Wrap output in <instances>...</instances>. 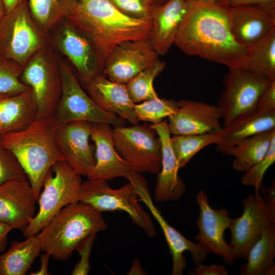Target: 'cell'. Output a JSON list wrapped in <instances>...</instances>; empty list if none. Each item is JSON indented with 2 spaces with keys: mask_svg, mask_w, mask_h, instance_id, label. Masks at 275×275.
<instances>
[{
  "mask_svg": "<svg viewBox=\"0 0 275 275\" xmlns=\"http://www.w3.org/2000/svg\"><path fill=\"white\" fill-rule=\"evenodd\" d=\"M224 4L229 7L241 5H257L275 17V0H225Z\"/></svg>",
  "mask_w": 275,
  "mask_h": 275,
  "instance_id": "ab89813d",
  "label": "cell"
},
{
  "mask_svg": "<svg viewBox=\"0 0 275 275\" xmlns=\"http://www.w3.org/2000/svg\"><path fill=\"white\" fill-rule=\"evenodd\" d=\"M62 77V94L54 116L58 126L84 121L123 126L124 120L99 107L86 93L66 61L58 53Z\"/></svg>",
  "mask_w": 275,
  "mask_h": 275,
  "instance_id": "9c48e42d",
  "label": "cell"
},
{
  "mask_svg": "<svg viewBox=\"0 0 275 275\" xmlns=\"http://www.w3.org/2000/svg\"><path fill=\"white\" fill-rule=\"evenodd\" d=\"M178 108V102L175 100L159 97L134 105V113L139 121L152 124L162 122L165 118L175 113Z\"/></svg>",
  "mask_w": 275,
  "mask_h": 275,
  "instance_id": "836d02e7",
  "label": "cell"
},
{
  "mask_svg": "<svg viewBox=\"0 0 275 275\" xmlns=\"http://www.w3.org/2000/svg\"><path fill=\"white\" fill-rule=\"evenodd\" d=\"M58 125L54 115L37 118L26 127L1 135L3 145L15 156L38 200L52 167L64 161L56 143Z\"/></svg>",
  "mask_w": 275,
  "mask_h": 275,
  "instance_id": "3957f363",
  "label": "cell"
},
{
  "mask_svg": "<svg viewBox=\"0 0 275 275\" xmlns=\"http://www.w3.org/2000/svg\"><path fill=\"white\" fill-rule=\"evenodd\" d=\"M175 113L168 117L171 134L188 135L221 133L222 113L217 105L206 102L181 99Z\"/></svg>",
  "mask_w": 275,
  "mask_h": 275,
  "instance_id": "ac0fdd59",
  "label": "cell"
},
{
  "mask_svg": "<svg viewBox=\"0 0 275 275\" xmlns=\"http://www.w3.org/2000/svg\"><path fill=\"white\" fill-rule=\"evenodd\" d=\"M41 250L37 235L12 241L7 251L0 255V275L25 274Z\"/></svg>",
  "mask_w": 275,
  "mask_h": 275,
  "instance_id": "4316f807",
  "label": "cell"
},
{
  "mask_svg": "<svg viewBox=\"0 0 275 275\" xmlns=\"http://www.w3.org/2000/svg\"><path fill=\"white\" fill-rule=\"evenodd\" d=\"M221 133L198 134L174 135L171 144L177 158L179 168H183L191 159L205 147L216 144Z\"/></svg>",
  "mask_w": 275,
  "mask_h": 275,
  "instance_id": "1f68e13d",
  "label": "cell"
},
{
  "mask_svg": "<svg viewBox=\"0 0 275 275\" xmlns=\"http://www.w3.org/2000/svg\"><path fill=\"white\" fill-rule=\"evenodd\" d=\"M51 257L50 254L47 252H44L40 256V262L41 266L40 268L35 272H33L31 274L32 275H48L49 274L48 271V265L49 260Z\"/></svg>",
  "mask_w": 275,
  "mask_h": 275,
  "instance_id": "ee69618b",
  "label": "cell"
},
{
  "mask_svg": "<svg viewBox=\"0 0 275 275\" xmlns=\"http://www.w3.org/2000/svg\"><path fill=\"white\" fill-rule=\"evenodd\" d=\"M150 127L158 136L161 144V162L154 190V199L158 202L179 200L186 190V185L178 175L180 169L171 144V133L166 120Z\"/></svg>",
  "mask_w": 275,
  "mask_h": 275,
  "instance_id": "44dd1931",
  "label": "cell"
},
{
  "mask_svg": "<svg viewBox=\"0 0 275 275\" xmlns=\"http://www.w3.org/2000/svg\"><path fill=\"white\" fill-rule=\"evenodd\" d=\"M134 186L140 202H142L160 226L172 257V275H182L186 268V259L183 255L185 251L190 253L194 263H202L207 254L196 242L183 236L173 227L163 217L154 204L146 179L140 173L131 171L126 177Z\"/></svg>",
  "mask_w": 275,
  "mask_h": 275,
  "instance_id": "4fadbf2b",
  "label": "cell"
},
{
  "mask_svg": "<svg viewBox=\"0 0 275 275\" xmlns=\"http://www.w3.org/2000/svg\"><path fill=\"white\" fill-rule=\"evenodd\" d=\"M146 4L149 5H154L157 4H159L157 0H142Z\"/></svg>",
  "mask_w": 275,
  "mask_h": 275,
  "instance_id": "816d5d0a",
  "label": "cell"
},
{
  "mask_svg": "<svg viewBox=\"0 0 275 275\" xmlns=\"http://www.w3.org/2000/svg\"><path fill=\"white\" fill-rule=\"evenodd\" d=\"M49 46V33L30 12L28 1L7 13L0 22V54L22 67L39 50Z\"/></svg>",
  "mask_w": 275,
  "mask_h": 275,
  "instance_id": "5b68a950",
  "label": "cell"
},
{
  "mask_svg": "<svg viewBox=\"0 0 275 275\" xmlns=\"http://www.w3.org/2000/svg\"><path fill=\"white\" fill-rule=\"evenodd\" d=\"M6 8V14L9 13L17 6L28 0H3Z\"/></svg>",
  "mask_w": 275,
  "mask_h": 275,
  "instance_id": "c3c4849f",
  "label": "cell"
},
{
  "mask_svg": "<svg viewBox=\"0 0 275 275\" xmlns=\"http://www.w3.org/2000/svg\"><path fill=\"white\" fill-rule=\"evenodd\" d=\"M275 129V110L262 111L257 106L235 118L223 127L217 150L227 155L229 149L253 135Z\"/></svg>",
  "mask_w": 275,
  "mask_h": 275,
  "instance_id": "cb8c5ba5",
  "label": "cell"
},
{
  "mask_svg": "<svg viewBox=\"0 0 275 275\" xmlns=\"http://www.w3.org/2000/svg\"><path fill=\"white\" fill-rule=\"evenodd\" d=\"M225 0H185L189 6L210 5L223 4Z\"/></svg>",
  "mask_w": 275,
  "mask_h": 275,
  "instance_id": "bcb514c9",
  "label": "cell"
},
{
  "mask_svg": "<svg viewBox=\"0 0 275 275\" xmlns=\"http://www.w3.org/2000/svg\"><path fill=\"white\" fill-rule=\"evenodd\" d=\"M150 40H129L116 45L106 60L103 70L108 79L126 84L158 59Z\"/></svg>",
  "mask_w": 275,
  "mask_h": 275,
  "instance_id": "2e32d148",
  "label": "cell"
},
{
  "mask_svg": "<svg viewBox=\"0 0 275 275\" xmlns=\"http://www.w3.org/2000/svg\"><path fill=\"white\" fill-rule=\"evenodd\" d=\"M275 274V265H271L266 272L265 275H274Z\"/></svg>",
  "mask_w": 275,
  "mask_h": 275,
  "instance_id": "f907efd6",
  "label": "cell"
},
{
  "mask_svg": "<svg viewBox=\"0 0 275 275\" xmlns=\"http://www.w3.org/2000/svg\"><path fill=\"white\" fill-rule=\"evenodd\" d=\"M164 1H166V0H157L159 4H161V3L164 2Z\"/></svg>",
  "mask_w": 275,
  "mask_h": 275,
  "instance_id": "f5cc1de1",
  "label": "cell"
},
{
  "mask_svg": "<svg viewBox=\"0 0 275 275\" xmlns=\"http://www.w3.org/2000/svg\"><path fill=\"white\" fill-rule=\"evenodd\" d=\"M83 86L101 109L117 115L133 125L139 122L134 113V103L125 84L112 81L101 74L94 77Z\"/></svg>",
  "mask_w": 275,
  "mask_h": 275,
  "instance_id": "603a6c76",
  "label": "cell"
},
{
  "mask_svg": "<svg viewBox=\"0 0 275 275\" xmlns=\"http://www.w3.org/2000/svg\"><path fill=\"white\" fill-rule=\"evenodd\" d=\"M275 222L265 228L261 237L249 251L247 262L240 269L242 275H265L269 268L274 264Z\"/></svg>",
  "mask_w": 275,
  "mask_h": 275,
  "instance_id": "f1b7e54d",
  "label": "cell"
},
{
  "mask_svg": "<svg viewBox=\"0 0 275 275\" xmlns=\"http://www.w3.org/2000/svg\"><path fill=\"white\" fill-rule=\"evenodd\" d=\"M79 201L91 205L101 213L125 212L148 237H154L156 235L152 218L140 204L136 191L130 182L113 189L107 180L88 179L81 184Z\"/></svg>",
  "mask_w": 275,
  "mask_h": 275,
  "instance_id": "52a82bcc",
  "label": "cell"
},
{
  "mask_svg": "<svg viewBox=\"0 0 275 275\" xmlns=\"http://www.w3.org/2000/svg\"><path fill=\"white\" fill-rule=\"evenodd\" d=\"M274 136L275 129L262 132L246 138L229 149L227 155L234 157L232 168L244 173L262 159L268 152Z\"/></svg>",
  "mask_w": 275,
  "mask_h": 275,
  "instance_id": "83f0119b",
  "label": "cell"
},
{
  "mask_svg": "<svg viewBox=\"0 0 275 275\" xmlns=\"http://www.w3.org/2000/svg\"><path fill=\"white\" fill-rule=\"evenodd\" d=\"M107 229L101 212L78 201L64 207L37 235L42 250L64 261L87 237Z\"/></svg>",
  "mask_w": 275,
  "mask_h": 275,
  "instance_id": "277c9868",
  "label": "cell"
},
{
  "mask_svg": "<svg viewBox=\"0 0 275 275\" xmlns=\"http://www.w3.org/2000/svg\"><path fill=\"white\" fill-rule=\"evenodd\" d=\"M111 125L92 123L90 138L95 144V165L88 179L105 180L126 178L131 170L117 152Z\"/></svg>",
  "mask_w": 275,
  "mask_h": 275,
  "instance_id": "ffe728a7",
  "label": "cell"
},
{
  "mask_svg": "<svg viewBox=\"0 0 275 275\" xmlns=\"http://www.w3.org/2000/svg\"><path fill=\"white\" fill-rule=\"evenodd\" d=\"M13 229L0 221V253L5 250L7 244V235Z\"/></svg>",
  "mask_w": 275,
  "mask_h": 275,
  "instance_id": "f6af8a7d",
  "label": "cell"
},
{
  "mask_svg": "<svg viewBox=\"0 0 275 275\" xmlns=\"http://www.w3.org/2000/svg\"><path fill=\"white\" fill-rule=\"evenodd\" d=\"M186 11L185 0H169L162 5L153 6L150 41L158 55L165 54L174 44Z\"/></svg>",
  "mask_w": 275,
  "mask_h": 275,
  "instance_id": "d4e9b609",
  "label": "cell"
},
{
  "mask_svg": "<svg viewBox=\"0 0 275 275\" xmlns=\"http://www.w3.org/2000/svg\"><path fill=\"white\" fill-rule=\"evenodd\" d=\"M67 19L90 41L103 69L112 51L119 43L150 40L151 18L127 16L108 0H78Z\"/></svg>",
  "mask_w": 275,
  "mask_h": 275,
  "instance_id": "7a4b0ae2",
  "label": "cell"
},
{
  "mask_svg": "<svg viewBox=\"0 0 275 275\" xmlns=\"http://www.w3.org/2000/svg\"><path fill=\"white\" fill-rule=\"evenodd\" d=\"M228 270L222 264H211L206 265L202 263L197 265L190 272V275H227Z\"/></svg>",
  "mask_w": 275,
  "mask_h": 275,
  "instance_id": "b9f144b4",
  "label": "cell"
},
{
  "mask_svg": "<svg viewBox=\"0 0 275 275\" xmlns=\"http://www.w3.org/2000/svg\"><path fill=\"white\" fill-rule=\"evenodd\" d=\"M92 123L78 121L58 126L57 146L64 161L79 175L88 177L95 165V148L89 142Z\"/></svg>",
  "mask_w": 275,
  "mask_h": 275,
  "instance_id": "e0dca14e",
  "label": "cell"
},
{
  "mask_svg": "<svg viewBox=\"0 0 275 275\" xmlns=\"http://www.w3.org/2000/svg\"><path fill=\"white\" fill-rule=\"evenodd\" d=\"M116 149L131 171L157 174L161 168V144L155 131L147 124L113 128Z\"/></svg>",
  "mask_w": 275,
  "mask_h": 275,
  "instance_id": "30bf717a",
  "label": "cell"
},
{
  "mask_svg": "<svg viewBox=\"0 0 275 275\" xmlns=\"http://www.w3.org/2000/svg\"><path fill=\"white\" fill-rule=\"evenodd\" d=\"M13 180H28L15 156L3 145L0 134V185Z\"/></svg>",
  "mask_w": 275,
  "mask_h": 275,
  "instance_id": "8d00e7d4",
  "label": "cell"
},
{
  "mask_svg": "<svg viewBox=\"0 0 275 275\" xmlns=\"http://www.w3.org/2000/svg\"><path fill=\"white\" fill-rule=\"evenodd\" d=\"M228 22L234 39L247 48L275 28V17L257 5L229 7Z\"/></svg>",
  "mask_w": 275,
  "mask_h": 275,
  "instance_id": "7402d4cb",
  "label": "cell"
},
{
  "mask_svg": "<svg viewBox=\"0 0 275 275\" xmlns=\"http://www.w3.org/2000/svg\"><path fill=\"white\" fill-rule=\"evenodd\" d=\"M80 176L65 161L55 163L48 172L38 200L39 209L24 228V237L37 235L66 206L79 201Z\"/></svg>",
  "mask_w": 275,
  "mask_h": 275,
  "instance_id": "8992f818",
  "label": "cell"
},
{
  "mask_svg": "<svg viewBox=\"0 0 275 275\" xmlns=\"http://www.w3.org/2000/svg\"><path fill=\"white\" fill-rule=\"evenodd\" d=\"M275 161V136L272 138L269 150L264 157L244 172L241 183L253 186L255 193H260L266 172Z\"/></svg>",
  "mask_w": 275,
  "mask_h": 275,
  "instance_id": "d590c367",
  "label": "cell"
},
{
  "mask_svg": "<svg viewBox=\"0 0 275 275\" xmlns=\"http://www.w3.org/2000/svg\"><path fill=\"white\" fill-rule=\"evenodd\" d=\"M144 271L138 259L133 260L130 270L128 274H144Z\"/></svg>",
  "mask_w": 275,
  "mask_h": 275,
  "instance_id": "7dc6e473",
  "label": "cell"
},
{
  "mask_svg": "<svg viewBox=\"0 0 275 275\" xmlns=\"http://www.w3.org/2000/svg\"><path fill=\"white\" fill-rule=\"evenodd\" d=\"M124 14L136 18H150L153 6L142 0H108Z\"/></svg>",
  "mask_w": 275,
  "mask_h": 275,
  "instance_id": "74e56055",
  "label": "cell"
},
{
  "mask_svg": "<svg viewBox=\"0 0 275 275\" xmlns=\"http://www.w3.org/2000/svg\"><path fill=\"white\" fill-rule=\"evenodd\" d=\"M37 201L28 180L1 184L0 221L13 229L25 228L35 215Z\"/></svg>",
  "mask_w": 275,
  "mask_h": 275,
  "instance_id": "d6986e66",
  "label": "cell"
},
{
  "mask_svg": "<svg viewBox=\"0 0 275 275\" xmlns=\"http://www.w3.org/2000/svg\"><path fill=\"white\" fill-rule=\"evenodd\" d=\"M78 0H28L31 15L37 24L50 33L67 19Z\"/></svg>",
  "mask_w": 275,
  "mask_h": 275,
  "instance_id": "f546056e",
  "label": "cell"
},
{
  "mask_svg": "<svg viewBox=\"0 0 275 275\" xmlns=\"http://www.w3.org/2000/svg\"><path fill=\"white\" fill-rule=\"evenodd\" d=\"M261 195L271 215L275 217V185L274 182L268 187L262 188Z\"/></svg>",
  "mask_w": 275,
  "mask_h": 275,
  "instance_id": "7bdbcfd3",
  "label": "cell"
},
{
  "mask_svg": "<svg viewBox=\"0 0 275 275\" xmlns=\"http://www.w3.org/2000/svg\"><path fill=\"white\" fill-rule=\"evenodd\" d=\"M165 66L166 63L158 59L125 84L129 96L134 104L158 97L153 82Z\"/></svg>",
  "mask_w": 275,
  "mask_h": 275,
  "instance_id": "d6a6232c",
  "label": "cell"
},
{
  "mask_svg": "<svg viewBox=\"0 0 275 275\" xmlns=\"http://www.w3.org/2000/svg\"><path fill=\"white\" fill-rule=\"evenodd\" d=\"M6 14V8L3 0H0V22Z\"/></svg>",
  "mask_w": 275,
  "mask_h": 275,
  "instance_id": "681fc988",
  "label": "cell"
},
{
  "mask_svg": "<svg viewBox=\"0 0 275 275\" xmlns=\"http://www.w3.org/2000/svg\"><path fill=\"white\" fill-rule=\"evenodd\" d=\"M38 105L31 89L0 95V134L21 130L37 117Z\"/></svg>",
  "mask_w": 275,
  "mask_h": 275,
  "instance_id": "484cf974",
  "label": "cell"
},
{
  "mask_svg": "<svg viewBox=\"0 0 275 275\" xmlns=\"http://www.w3.org/2000/svg\"><path fill=\"white\" fill-rule=\"evenodd\" d=\"M225 4L189 6L179 25L174 44L195 56L230 68L246 69L248 48L233 37Z\"/></svg>",
  "mask_w": 275,
  "mask_h": 275,
  "instance_id": "6da1fadb",
  "label": "cell"
},
{
  "mask_svg": "<svg viewBox=\"0 0 275 275\" xmlns=\"http://www.w3.org/2000/svg\"><path fill=\"white\" fill-rule=\"evenodd\" d=\"M22 68L0 54V95H15L29 88L20 79Z\"/></svg>",
  "mask_w": 275,
  "mask_h": 275,
  "instance_id": "e575fe53",
  "label": "cell"
},
{
  "mask_svg": "<svg viewBox=\"0 0 275 275\" xmlns=\"http://www.w3.org/2000/svg\"><path fill=\"white\" fill-rule=\"evenodd\" d=\"M196 201L199 210L196 222L198 228L195 236L196 243L207 254L213 253L231 265L235 258L230 244L224 238L225 231L229 229L232 219L229 212L224 208H212L203 190L198 193Z\"/></svg>",
  "mask_w": 275,
  "mask_h": 275,
  "instance_id": "9a60e30c",
  "label": "cell"
},
{
  "mask_svg": "<svg viewBox=\"0 0 275 275\" xmlns=\"http://www.w3.org/2000/svg\"><path fill=\"white\" fill-rule=\"evenodd\" d=\"M229 69L223 78L224 89L217 105L222 113L223 127L238 116L255 107L262 92L272 82L244 68Z\"/></svg>",
  "mask_w": 275,
  "mask_h": 275,
  "instance_id": "8fae6325",
  "label": "cell"
},
{
  "mask_svg": "<svg viewBox=\"0 0 275 275\" xmlns=\"http://www.w3.org/2000/svg\"><path fill=\"white\" fill-rule=\"evenodd\" d=\"M246 69L270 81L275 80V28L248 48Z\"/></svg>",
  "mask_w": 275,
  "mask_h": 275,
  "instance_id": "4dcf8cb0",
  "label": "cell"
},
{
  "mask_svg": "<svg viewBox=\"0 0 275 275\" xmlns=\"http://www.w3.org/2000/svg\"><path fill=\"white\" fill-rule=\"evenodd\" d=\"M256 106L262 111L275 110V81H273L260 95Z\"/></svg>",
  "mask_w": 275,
  "mask_h": 275,
  "instance_id": "60d3db41",
  "label": "cell"
},
{
  "mask_svg": "<svg viewBox=\"0 0 275 275\" xmlns=\"http://www.w3.org/2000/svg\"><path fill=\"white\" fill-rule=\"evenodd\" d=\"M20 79L36 99L37 118L54 115L62 87L58 53L50 45L36 52L23 67Z\"/></svg>",
  "mask_w": 275,
  "mask_h": 275,
  "instance_id": "ba28073f",
  "label": "cell"
},
{
  "mask_svg": "<svg viewBox=\"0 0 275 275\" xmlns=\"http://www.w3.org/2000/svg\"><path fill=\"white\" fill-rule=\"evenodd\" d=\"M242 205L241 215L231 219L229 244L235 259L246 260L252 246L261 237L266 226L275 222V217L269 212L260 193L247 197Z\"/></svg>",
  "mask_w": 275,
  "mask_h": 275,
  "instance_id": "5bb4252c",
  "label": "cell"
},
{
  "mask_svg": "<svg viewBox=\"0 0 275 275\" xmlns=\"http://www.w3.org/2000/svg\"><path fill=\"white\" fill-rule=\"evenodd\" d=\"M49 45L68 59L82 85L102 74L103 68L92 44L67 19L50 32Z\"/></svg>",
  "mask_w": 275,
  "mask_h": 275,
  "instance_id": "7c38bea8",
  "label": "cell"
},
{
  "mask_svg": "<svg viewBox=\"0 0 275 275\" xmlns=\"http://www.w3.org/2000/svg\"><path fill=\"white\" fill-rule=\"evenodd\" d=\"M96 234L89 235L79 244L76 251L80 259L71 272L72 275H86L90 269V256Z\"/></svg>",
  "mask_w": 275,
  "mask_h": 275,
  "instance_id": "f35d334b",
  "label": "cell"
}]
</instances>
